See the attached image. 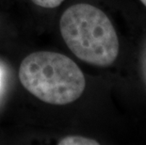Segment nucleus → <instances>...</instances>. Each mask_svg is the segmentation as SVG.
<instances>
[{
  "label": "nucleus",
  "instance_id": "obj_1",
  "mask_svg": "<svg viewBox=\"0 0 146 145\" xmlns=\"http://www.w3.org/2000/svg\"><path fill=\"white\" fill-rule=\"evenodd\" d=\"M60 30L73 54L89 64L107 67L119 55L116 30L103 11L92 5L76 4L61 15Z\"/></svg>",
  "mask_w": 146,
  "mask_h": 145
},
{
  "label": "nucleus",
  "instance_id": "obj_3",
  "mask_svg": "<svg viewBox=\"0 0 146 145\" xmlns=\"http://www.w3.org/2000/svg\"><path fill=\"white\" fill-rule=\"evenodd\" d=\"M58 145H98L97 140L89 138L82 136H67L60 138L58 142Z\"/></svg>",
  "mask_w": 146,
  "mask_h": 145
},
{
  "label": "nucleus",
  "instance_id": "obj_6",
  "mask_svg": "<svg viewBox=\"0 0 146 145\" xmlns=\"http://www.w3.org/2000/svg\"><path fill=\"white\" fill-rule=\"evenodd\" d=\"M1 75H2V73H1V71H0V84H1Z\"/></svg>",
  "mask_w": 146,
  "mask_h": 145
},
{
  "label": "nucleus",
  "instance_id": "obj_2",
  "mask_svg": "<svg viewBox=\"0 0 146 145\" xmlns=\"http://www.w3.org/2000/svg\"><path fill=\"white\" fill-rule=\"evenodd\" d=\"M19 79L24 88L46 104L63 106L76 101L86 87L84 73L65 55L38 51L23 60Z\"/></svg>",
  "mask_w": 146,
  "mask_h": 145
},
{
  "label": "nucleus",
  "instance_id": "obj_5",
  "mask_svg": "<svg viewBox=\"0 0 146 145\" xmlns=\"http://www.w3.org/2000/svg\"><path fill=\"white\" fill-rule=\"evenodd\" d=\"M141 1L142 4H143V5L145 6V7H146V0H141Z\"/></svg>",
  "mask_w": 146,
  "mask_h": 145
},
{
  "label": "nucleus",
  "instance_id": "obj_4",
  "mask_svg": "<svg viewBox=\"0 0 146 145\" xmlns=\"http://www.w3.org/2000/svg\"><path fill=\"white\" fill-rule=\"evenodd\" d=\"M35 5L45 9H54L60 6L64 0H31Z\"/></svg>",
  "mask_w": 146,
  "mask_h": 145
}]
</instances>
